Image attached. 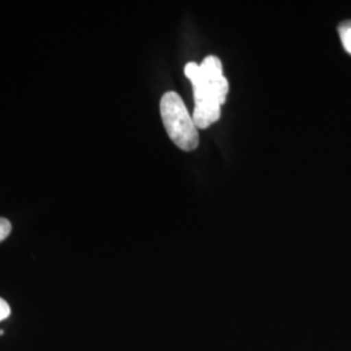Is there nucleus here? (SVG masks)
<instances>
[{
  "label": "nucleus",
  "instance_id": "nucleus-4",
  "mask_svg": "<svg viewBox=\"0 0 351 351\" xmlns=\"http://www.w3.org/2000/svg\"><path fill=\"white\" fill-rule=\"evenodd\" d=\"M11 230H12L11 223H10L7 219L0 217V242L4 241V239L10 236Z\"/></svg>",
  "mask_w": 351,
  "mask_h": 351
},
{
  "label": "nucleus",
  "instance_id": "nucleus-2",
  "mask_svg": "<svg viewBox=\"0 0 351 351\" xmlns=\"http://www.w3.org/2000/svg\"><path fill=\"white\" fill-rule=\"evenodd\" d=\"M160 113L165 130L177 147L184 151H193L198 147V128L177 93L168 91L164 94L160 101Z\"/></svg>",
  "mask_w": 351,
  "mask_h": 351
},
{
  "label": "nucleus",
  "instance_id": "nucleus-1",
  "mask_svg": "<svg viewBox=\"0 0 351 351\" xmlns=\"http://www.w3.org/2000/svg\"><path fill=\"white\" fill-rule=\"evenodd\" d=\"M185 75L194 88V124L199 129H206L220 119L221 106L229 90L223 75V64L216 56H207L201 65L186 64Z\"/></svg>",
  "mask_w": 351,
  "mask_h": 351
},
{
  "label": "nucleus",
  "instance_id": "nucleus-5",
  "mask_svg": "<svg viewBox=\"0 0 351 351\" xmlns=\"http://www.w3.org/2000/svg\"><path fill=\"white\" fill-rule=\"evenodd\" d=\"M11 315V307L7 302L0 298V322L7 319Z\"/></svg>",
  "mask_w": 351,
  "mask_h": 351
},
{
  "label": "nucleus",
  "instance_id": "nucleus-3",
  "mask_svg": "<svg viewBox=\"0 0 351 351\" xmlns=\"http://www.w3.org/2000/svg\"><path fill=\"white\" fill-rule=\"evenodd\" d=\"M339 34H341V39H342L345 50L351 55V25L341 26Z\"/></svg>",
  "mask_w": 351,
  "mask_h": 351
}]
</instances>
